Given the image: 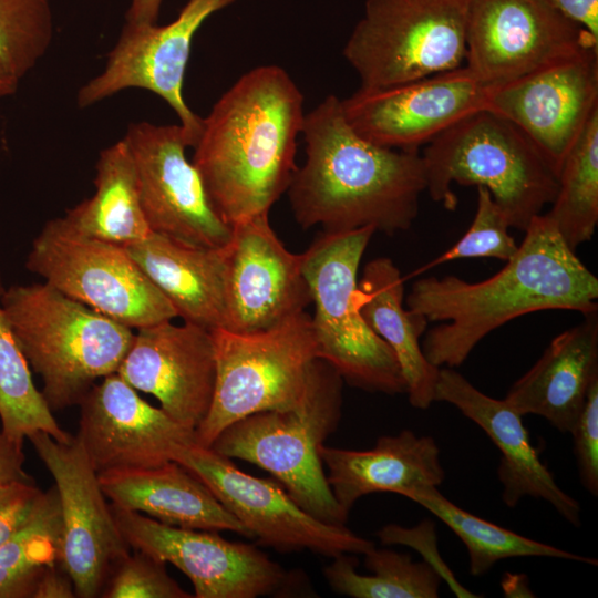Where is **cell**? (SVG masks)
<instances>
[{
  "label": "cell",
  "mask_w": 598,
  "mask_h": 598,
  "mask_svg": "<svg viewBox=\"0 0 598 598\" xmlns=\"http://www.w3.org/2000/svg\"><path fill=\"white\" fill-rule=\"evenodd\" d=\"M24 461L23 445L9 440L0 431V485L30 478L23 470Z\"/></svg>",
  "instance_id": "60d3db41"
},
{
  "label": "cell",
  "mask_w": 598,
  "mask_h": 598,
  "mask_svg": "<svg viewBox=\"0 0 598 598\" xmlns=\"http://www.w3.org/2000/svg\"><path fill=\"white\" fill-rule=\"evenodd\" d=\"M235 1L187 0L165 25L125 23L103 70L78 91V106L89 107L126 89L147 90L176 113L187 146L194 147L203 117L189 109L183 94L193 39L208 17Z\"/></svg>",
  "instance_id": "4fadbf2b"
},
{
  "label": "cell",
  "mask_w": 598,
  "mask_h": 598,
  "mask_svg": "<svg viewBox=\"0 0 598 598\" xmlns=\"http://www.w3.org/2000/svg\"><path fill=\"white\" fill-rule=\"evenodd\" d=\"M470 0H365L343 56L360 89H383L465 62Z\"/></svg>",
  "instance_id": "9c48e42d"
},
{
  "label": "cell",
  "mask_w": 598,
  "mask_h": 598,
  "mask_svg": "<svg viewBox=\"0 0 598 598\" xmlns=\"http://www.w3.org/2000/svg\"><path fill=\"white\" fill-rule=\"evenodd\" d=\"M319 454L328 468L330 489L346 515L368 494L391 492L409 497L423 487H437L445 477L434 439L410 430L380 436L371 450L322 444Z\"/></svg>",
  "instance_id": "603a6c76"
},
{
  "label": "cell",
  "mask_w": 598,
  "mask_h": 598,
  "mask_svg": "<svg viewBox=\"0 0 598 598\" xmlns=\"http://www.w3.org/2000/svg\"><path fill=\"white\" fill-rule=\"evenodd\" d=\"M216 383L209 411L195 430L196 443L210 447L234 422L262 411L295 406L308 371L319 359L311 318L305 311L264 330L212 331Z\"/></svg>",
  "instance_id": "ba28073f"
},
{
  "label": "cell",
  "mask_w": 598,
  "mask_h": 598,
  "mask_svg": "<svg viewBox=\"0 0 598 598\" xmlns=\"http://www.w3.org/2000/svg\"><path fill=\"white\" fill-rule=\"evenodd\" d=\"M73 597L76 595L69 574L59 563L48 566L39 579L33 598Z\"/></svg>",
  "instance_id": "ab89813d"
},
{
  "label": "cell",
  "mask_w": 598,
  "mask_h": 598,
  "mask_svg": "<svg viewBox=\"0 0 598 598\" xmlns=\"http://www.w3.org/2000/svg\"><path fill=\"white\" fill-rule=\"evenodd\" d=\"M408 498L442 520L463 542L468 554L470 573L474 577L484 575L499 560L517 557H551L598 564L595 558L527 538L475 516L448 501L436 486L423 487Z\"/></svg>",
  "instance_id": "f1b7e54d"
},
{
  "label": "cell",
  "mask_w": 598,
  "mask_h": 598,
  "mask_svg": "<svg viewBox=\"0 0 598 598\" xmlns=\"http://www.w3.org/2000/svg\"><path fill=\"white\" fill-rule=\"evenodd\" d=\"M435 401L454 405L478 425L501 451L497 470L502 499L515 507L524 497L548 502L574 526L580 525V505L556 483L529 439L522 415L504 399H494L475 388L454 368L442 367L435 385Z\"/></svg>",
  "instance_id": "7402d4cb"
},
{
  "label": "cell",
  "mask_w": 598,
  "mask_h": 598,
  "mask_svg": "<svg viewBox=\"0 0 598 598\" xmlns=\"http://www.w3.org/2000/svg\"><path fill=\"white\" fill-rule=\"evenodd\" d=\"M485 109L520 130L558 177L568 152L598 111V50L586 49L492 89Z\"/></svg>",
  "instance_id": "ac0fdd59"
},
{
  "label": "cell",
  "mask_w": 598,
  "mask_h": 598,
  "mask_svg": "<svg viewBox=\"0 0 598 598\" xmlns=\"http://www.w3.org/2000/svg\"><path fill=\"white\" fill-rule=\"evenodd\" d=\"M52 38L49 0H0V65L18 81L44 56Z\"/></svg>",
  "instance_id": "836d02e7"
},
{
  "label": "cell",
  "mask_w": 598,
  "mask_h": 598,
  "mask_svg": "<svg viewBox=\"0 0 598 598\" xmlns=\"http://www.w3.org/2000/svg\"><path fill=\"white\" fill-rule=\"evenodd\" d=\"M51 473L59 497L62 532L59 564L71 577L76 597L101 596L114 565L130 554L96 471L73 436L61 443L39 431L28 437Z\"/></svg>",
  "instance_id": "9a60e30c"
},
{
  "label": "cell",
  "mask_w": 598,
  "mask_h": 598,
  "mask_svg": "<svg viewBox=\"0 0 598 598\" xmlns=\"http://www.w3.org/2000/svg\"><path fill=\"white\" fill-rule=\"evenodd\" d=\"M546 215L570 249L591 239L598 223V111L564 159Z\"/></svg>",
  "instance_id": "1f68e13d"
},
{
  "label": "cell",
  "mask_w": 598,
  "mask_h": 598,
  "mask_svg": "<svg viewBox=\"0 0 598 598\" xmlns=\"http://www.w3.org/2000/svg\"><path fill=\"white\" fill-rule=\"evenodd\" d=\"M0 305L51 411L79 405L97 379L117 372L135 336L47 282L10 286Z\"/></svg>",
  "instance_id": "277c9868"
},
{
  "label": "cell",
  "mask_w": 598,
  "mask_h": 598,
  "mask_svg": "<svg viewBox=\"0 0 598 598\" xmlns=\"http://www.w3.org/2000/svg\"><path fill=\"white\" fill-rule=\"evenodd\" d=\"M25 267L64 295L132 329L177 317L124 246L82 235L63 217L45 223L32 241Z\"/></svg>",
  "instance_id": "30bf717a"
},
{
  "label": "cell",
  "mask_w": 598,
  "mask_h": 598,
  "mask_svg": "<svg viewBox=\"0 0 598 598\" xmlns=\"http://www.w3.org/2000/svg\"><path fill=\"white\" fill-rule=\"evenodd\" d=\"M130 548L174 565L194 586L195 598H256L280 591L291 577L256 546L216 532L163 524L111 505Z\"/></svg>",
  "instance_id": "5bb4252c"
},
{
  "label": "cell",
  "mask_w": 598,
  "mask_h": 598,
  "mask_svg": "<svg viewBox=\"0 0 598 598\" xmlns=\"http://www.w3.org/2000/svg\"><path fill=\"white\" fill-rule=\"evenodd\" d=\"M342 383V377L328 362L316 359L305 393L295 406L245 416L224 429L210 447L269 472L311 516L344 525L348 515L330 489L319 454L341 417Z\"/></svg>",
  "instance_id": "8992f818"
},
{
  "label": "cell",
  "mask_w": 598,
  "mask_h": 598,
  "mask_svg": "<svg viewBox=\"0 0 598 598\" xmlns=\"http://www.w3.org/2000/svg\"><path fill=\"white\" fill-rule=\"evenodd\" d=\"M492 89L465 65L383 89H358L341 100L347 122L388 148L419 151L465 116L486 107Z\"/></svg>",
  "instance_id": "e0dca14e"
},
{
  "label": "cell",
  "mask_w": 598,
  "mask_h": 598,
  "mask_svg": "<svg viewBox=\"0 0 598 598\" xmlns=\"http://www.w3.org/2000/svg\"><path fill=\"white\" fill-rule=\"evenodd\" d=\"M374 233L371 227L322 231L301 254V266L315 305L310 318L319 359L353 386L398 394L405 392L399 362L369 328L357 300L359 266Z\"/></svg>",
  "instance_id": "52a82bcc"
},
{
  "label": "cell",
  "mask_w": 598,
  "mask_h": 598,
  "mask_svg": "<svg viewBox=\"0 0 598 598\" xmlns=\"http://www.w3.org/2000/svg\"><path fill=\"white\" fill-rule=\"evenodd\" d=\"M163 321L137 329L117 374L154 395L173 420L196 430L207 415L216 383L212 331Z\"/></svg>",
  "instance_id": "44dd1931"
},
{
  "label": "cell",
  "mask_w": 598,
  "mask_h": 598,
  "mask_svg": "<svg viewBox=\"0 0 598 598\" xmlns=\"http://www.w3.org/2000/svg\"><path fill=\"white\" fill-rule=\"evenodd\" d=\"M422 155L426 190L445 209L458 204L452 185L486 188L511 227L525 231L551 204L558 177L513 123L482 109L431 141Z\"/></svg>",
  "instance_id": "5b68a950"
},
{
  "label": "cell",
  "mask_w": 598,
  "mask_h": 598,
  "mask_svg": "<svg viewBox=\"0 0 598 598\" xmlns=\"http://www.w3.org/2000/svg\"><path fill=\"white\" fill-rule=\"evenodd\" d=\"M163 0H131L125 14V23L154 24L157 23Z\"/></svg>",
  "instance_id": "b9f144b4"
},
{
  "label": "cell",
  "mask_w": 598,
  "mask_h": 598,
  "mask_svg": "<svg viewBox=\"0 0 598 598\" xmlns=\"http://www.w3.org/2000/svg\"><path fill=\"white\" fill-rule=\"evenodd\" d=\"M556 10L598 40V0H547Z\"/></svg>",
  "instance_id": "f35d334b"
},
{
  "label": "cell",
  "mask_w": 598,
  "mask_h": 598,
  "mask_svg": "<svg viewBox=\"0 0 598 598\" xmlns=\"http://www.w3.org/2000/svg\"><path fill=\"white\" fill-rule=\"evenodd\" d=\"M574 440L580 482L592 496L598 495V380L587 394L586 402L569 432Z\"/></svg>",
  "instance_id": "8d00e7d4"
},
{
  "label": "cell",
  "mask_w": 598,
  "mask_h": 598,
  "mask_svg": "<svg viewBox=\"0 0 598 598\" xmlns=\"http://www.w3.org/2000/svg\"><path fill=\"white\" fill-rule=\"evenodd\" d=\"M104 598H192L166 570V563L135 550L120 559L101 592Z\"/></svg>",
  "instance_id": "d590c367"
},
{
  "label": "cell",
  "mask_w": 598,
  "mask_h": 598,
  "mask_svg": "<svg viewBox=\"0 0 598 598\" xmlns=\"http://www.w3.org/2000/svg\"><path fill=\"white\" fill-rule=\"evenodd\" d=\"M123 140L151 230L192 246L225 247L231 226L215 210L199 173L187 159L181 125L132 123Z\"/></svg>",
  "instance_id": "2e32d148"
},
{
  "label": "cell",
  "mask_w": 598,
  "mask_h": 598,
  "mask_svg": "<svg viewBox=\"0 0 598 598\" xmlns=\"http://www.w3.org/2000/svg\"><path fill=\"white\" fill-rule=\"evenodd\" d=\"M301 134L306 158L286 193L302 228L371 227L394 235L412 226L426 190L419 151L388 148L360 136L333 94L305 114Z\"/></svg>",
  "instance_id": "7a4b0ae2"
},
{
  "label": "cell",
  "mask_w": 598,
  "mask_h": 598,
  "mask_svg": "<svg viewBox=\"0 0 598 598\" xmlns=\"http://www.w3.org/2000/svg\"><path fill=\"white\" fill-rule=\"evenodd\" d=\"M95 169L94 195L68 209L63 218L82 235L121 246L146 238L152 230L142 208L135 165L123 138L100 153Z\"/></svg>",
  "instance_id": "83f0119b"
},
{
  "label": "cell",
  "mask_w": 598,
  "mask_h": 598,
  "mask_svg": "<svg viewBox=\"0 0 598 598\" xmlns=\"http://www.w3.org/2000/svg\"><path fill=\"white\" fill-rule=\"evenodd\" d=\"M44 495L31 477L0 485V546L33 517Z\"/></svg>",
  "instance_id": "74e56055"
},
{
  "label": "cell",
  "mask_w": 598,
  "mask_h": 598,
  "mask_svg": "<svg viewBox=\"0 0 598 598\" xmlns=\"http://www.w3.org/2000/svg\"><path fill=\"white\" fill-rule=\"evenodd\" d=\"M4 288L0 275V296ZM24 357L0 305V421L2 433L23 445L35 432L69 443L73 436L60 427L42 392L32 380Z\"/></svg>",
  "instance_id": "4dcf8cb0"
},
{
  "label": "cell",
  "mask_w": 598,
  "mask_h": 598,
  "mask_svg": "<svg viewBox=\"0 0 598 598\" xmlns=\"http://www.w3.org/2000/svg\"><path fill=\"white\" fill-rule=\"evenodd\" d=\"M104 495L121 509L143 513L163 524L202 530H230L252 538L188 470L175 461L147 468L97 473Z\"/></svg>",
  "instance_id": "d4e9b609"
},
{
  "label": "cell",
  "mask_w": 598,
  "mask_h": 598,
  "mask_svg": "<svg viewBox=\"0 0 598 598\" xmlns=\"http://www.w3.org/2000/svg\"><path fill=\"white\" fill-rule=\"evenodd\" d=\"M61 532L53 486L33 517L0 546V598H33L45 568L59 563Z\"/></svg>",
  "instance_id": "d6a6232c"
},
{
  "label": "cell",
  "mask_w": 598,
  "mask_h": 598,
  "mask_svg": "<svg viewBox=\"0 0 598 598\" xmlns=\"http://www.w3.org/2000/svg\"><path fill=\"white\" fill-rule=\"evenodd\" d=\"M509 227L505 214L491 193L484 187H477L476 213L467 231L451 248L419 271L465 258H496L507 261L518 249L508 233Z\"/></svg>",
  "instance_id": "e575fe53"
},
{
  "label": "cell",
  "mask_w": 598,
  "mask_h": 598,
  "mask_svg": "<svg viewBox=\"0 0 598 598\" xmlns=\"http://www.w3.org/2000/svg\"><path fill=\"white\" fill-rule=\"evenodd\" d=\"M555 337L504 400L522 416L535 414L570 432L598 380V311Z\"/></svg>",
  "instance_id": "cb8c5ba5"
},
{
  "label": "cell",
  "mask_w": 598,
  "mask_h": 598,
  "mask_svg": "<svg viewBox=\"0 0 598 598\" xmlns=\"http://www.w3.org/2000/svg\"><path fill=\"white\" fill-rule=\"evenodd\" d=\"M598 279L546 215L535 216L515 255L494 276L468 282L456 276L413 282L406 308L427 322H443L421 343L436 368L463 364L493 330L524 315L551 309L598 311Z\"/></svg>",
  "instance_id": "6da1fadb"
},
{
  "label": "cell",
  "mask_w": 598,
  "mask_h": 598,
  "mask_svg": "<svg viewBox=\"0 0 598 598\" xmlns=\"http://www.w3.org/2000/svg\"><path fill=\"white\" fill-rule=\"evenodd\" d=\"M19 81L0 65V100L16 93Z\"/></svg>",
  "instance_id": "7bdbcfd3"
},
{
  "label": "cell",
  "mask_w": 598,
  "mask_h": 598,
  "mask_svg": "<svg viewBox=\"0 0 598 598\" xmlns=\"http://www.w3.org/2000/svg\"><path fill=\"white\" fill-rule=\"evenodd\" d=\"M305 114L301 91L271 64L243 74L203 117L192 163L228 225L269 213L287 192Z\"/></svg>",
  "instance_id": "3957f363"
},
{
  "label": "cell",
  "mask_w": 598,
  "mask_h": 598,
  "mask_svg": "<svg viewBox=\"0 0 598 598\" xmlns=\"http://www.w3.org/2000/svg\"><path fill=\"white\" fill-rule=\"evenodd\" d=\"M75 435L96 473L147 468L172 461L195 431L144 401L116 372L95 383L80 402Z\"/></svg>",
  "instance_id": "ffe728a7"
},
{
  "label": "cell",
  "mask_w": 598,
  "mask_h": 598,
  "mask_svg": "<svg viewBox=\"0 0 598 598\" xmlns=\"http://www.w3.org/2000/svg\"><path fill=\"white\" fill-rule=\"evenodd\" d=\"M586 49L598 40L547 0H470L465 66L489 89Z\"/></svg>",
  "instance_id": "7c38bea8"
},
{
  "label": "cell",
  "mask_w": 598,
  "mask_h": 598,
  "mask_svg": "<svg viewBox=\"0 0 598 598\" xmlns=\"http://www.w3.org/2000/svg\"><path fill=\"white\" fill-rule=\"evenodd\" d=\"M268 214L231 226L226 245L224 329L233 332L270 328L311 303L301 254L285 247Z\"/></svg>",
  "instance_id": "d6986e66"
},
{
  "label": "cell",
  "mask_w": 598,
  "mask_h": 598,
  "mask_svg": "<svg viewBox=\"0 0 598 598\" xmlns=\"http://www.w3.org/2000/svg\"><path fill=\"white\" fill-rule=\"evenodd\" d=\"M351 554L334 557L323 573L330 587L352 598H436L441 574L429 561H413L411 556L374 546L364 553L371 575L357 571Z\"/></svg>",
  "instance_id": "f546056e"
},
{
  "label": "cell",
  "mask_w": 598,
  "mask_h": 598,
  "mask_svg": "<svg viewBox=\"0 0 598 598\" xmlns=\"http://www.w3.org/2000/svg\"><path fill=\"white\" fill-rule=\"evenodd\" d=\"M124 248L184 322L225 328L226 246H192L152 231Z\"/></svg>",
  "instance_id": "484cf974"
},
{
  "label": "cell",
  "mask_w": 598,
  "mask_h": 598,
  "mask_svg": "<svg viewBox=\"0 0 598 598\" xmlns=\"http://www.w3.org/2000/svg\"><path fill=\"white\" fill-rule=\"evenodd\" d=\"M404 279L400 269L386 257L369 261L358 282L357 300L369 328L394 353L409 402L425 410L435 402L439 369L425 358L420 342L427 321L403 307Z\"/></svg>",
  "instance_id": "4316f807"
},
{
  "label": "cell",
  "mask_w": 598,
  "mask_h": 598,
  "mask_svg": "<svg viewBox=\"0 0 598 598\" xmlns=\"http://www.w3.org/2000/svg\"><path fill=\"white\" fill-rule=\"evenodd\" d=\"M233 514L259 543L279 551L311 550L328 557L364 554L374 544L344 525L319 520L271 480L241 472L229 457L196 442L172 454Z\"/></svg>",
  "instance_id": "8fae6325"
}]
</instances>
